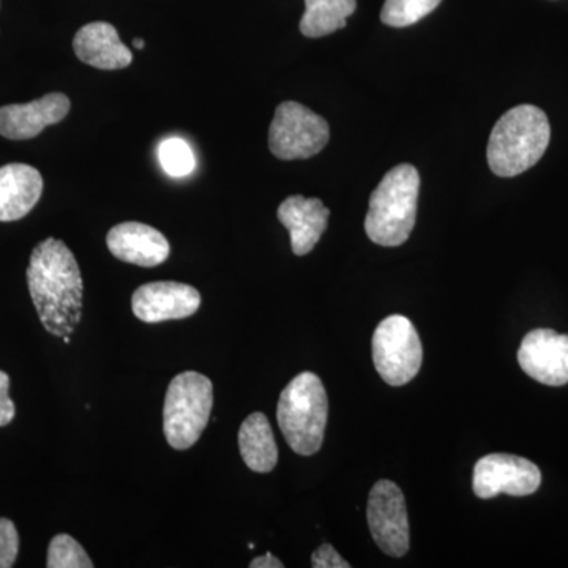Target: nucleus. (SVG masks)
<instances>
[{
  "instance_id": "obj_1",
  "label": "nucleus",
  "mask_w": 568,
  "mask_h": 568,
  "mask_svg": "<svg viewBox=\"0 0 568 568\" xmlns=\"http://www.w3.org/2000/svg\"><path fill=\"white\" fill-rule=\"evenodd\" d=\"M28 284L47 332L61 338L73 334L81 323L84 283L69 246L54 237L40 242L29 261Z\"/></svg>"
},
{
  "instance_id": "obj_2",
  "label": "nucleus",
  "mask_w": 568,
  "mask_h": 568,
  "mask_svg": "<svg viewBox=\"0 0 568 568\" xmlns=\"http://www.w3.org/2000/svg\"><path fill=\"white\" fill-rule=\"evenodd\" d=\"M551 140L547 114L532 104L511 108L493 126L487 159L499 178H515L540 162Z\"/></svg>"
},
{
  "instance_id": "obj_3",
  "label": "nucleus",
  "mask_w": 568,
  "mask_h": 568,
  "mask_svg": "<svg viewBox=\"0 0 568 568\" xmlns=\"http://www.w3.org/2000/svg\"><path fill=\"white\" fill-rule=\"evenodd\" d=\"M420 174L413 164L392 168L369 197L365 231L381 246L405 244L416 226Z\"/></svg>"
},
{
  "instance_id": "obj_4",
  "label": "nucleus",
  "mask_w": 568,
  "mask_h": 568,
  "mask_svg": "<svg viewBox=\"0 0 568 568\" xmlns=\"http://www.w3.org/2000/svg\"><path fill=\"white\" fill-rule=\"evenodd\" d=\"M328 399L315 373L294 377L280 395L276 420L287 446L302 457L321 450L327 426Z\"/></svg>"
},
{
  "instance_id": "obj_5",
  "label": "nucleus",
  "mask_w": 568,
  "mask_h": 568,
  "mask_svg": "<svg viewBox=\"0 0 568 568\" xmlns=\"http://www.w3.org/2000/svg\"><path fill=\"white\" fill-rule=\"evenodd\" d=\"M213 384L207 376L183 372L171 381L163 407V429L175 450L193 447L211 420Z\"/></svg>"
},
{
  "instance_id": "obj_6",
  "label": "nucleus",
  "mask_w": 568,
  "mask_h": 568,
  "mask_svg": "<svg viewBox=\"0 0 568 568\" xmlns=\"http://www.w3.org/2000/svg\"><path fill=\"white\" fill-rule=\"evenodd\" d=\"M422 361L420 336L407 317L392 315L381 321L373 335V362L388 386L410 383L420 372Z\"/></svg>"
},
{
  "instance_id": "obj_7",
  "label": "nucleus",
  "mask_w": 568,
  "mask_h": 568,
  "mask_svg": "<svg viewBox=\"0 0 568 568\" xmlns=\"http://www.w3.org/2000/svg\"><path fill=\"white\" fill-rule=\"evenodd\" d=\"M331 140L328 123L297 102H283L268 130V148L280 160H306L323 151Z\"/></svg>"
},
{
  "instance_id": "obj_8",
  "label": "nucleus",
  "mask_w": 568,
  "mask_h": 568,
  "mask_svg": "<svg viewBox=\"0 0 568 568\" xmlns=\"http://www.w3.org/2000/svg\"><path fill=\"white\" fill-rule=\"evenodd\" d=\"M369 530L377 547L392 558L409 551V521L402 489L390 480H379L369 491L366 507Z\"/></svg>"
},
{
  "instance_id": "obj_9",
  "label": "nucleus",
  "mask_w": 568,
  "mask_h": 568,
  "mask_svg": "<svg viewBox=\"0 0 568 568\" xmlns=\"http://www.w3.org/2000/svg\"><path fill=\"white\" fill-rule=\"evenodd\" d=\"M540 469L517 455L491 454L474 467L473 488L480 499L497 495L530 496L540 488Z\"/></svg>"
},
{
  "instance_id": "obj_10",
  "label": "nucleus",
  "mask_w": 568,
  "mask_h": 568,
  "mask_svg": "<svg viewBox=\"0 0 568 568\" xmlns=\"http://www.w3.org/2000/svg\"><path fill=\"white\" fill-rule=\"evenodd\" d=\"M518 364L537 383L560 387L568 383V335L536 328L523 338Z\"/></svg>"
},
{
  "instance_id": "obj_11",
  "label": "nucleus",
  "mask_w": 568,
  "mask_h": 568,
  "mask_svg": "<svg viewBox=\"0 0 568 568\" xmlns=\"http://www.w3.org/2000/svg\"><path fill=\"white\" fill-rule=\"evenodd\" d=\"M201 294L196 287L178 282L142 284L134 291L132 308L142 323L185 320L200 310Z\"/></svg>"
},
{
  "instance_id": "obj_12",
  "label": "nucleus",
  "mask_w": 568,
  "mask_h": 568,
  "mask_svg": "<svg viewBox=\"0 0 568 568\" xmlns=\"http://www.w3.org/2000/svg\"><path fill=\"white\" fill-rule=\"evenodd\" d=\"M70 99L63 93H48L36 102L0 108V134L7 140L26 141L39 136L47 126L69 115Z\"/></svg>"
},
{
  "instance_id": "obj_13",
  "label": "nucleus",
  "mask_w": 568,
  "mask_h": 568,
  "mask_svg": "<svg viewBox=\"0 0 568 568\" xmlns=\"http://www.w3.org/2000/svg\"><path fill=\"white\" fill-rule=\"evenodd\" d=\"M112 256L123 263L140 267H156L170 256L171 246L155 227L138 222H126L112 227L106 237Z\"/></svg>"
},
{
  "instance_id": "obj_14",
  "label": "nucleus",
  "mask_w": 568,
  "mask_h": 568,
  "mask_svg": "<svg viewBox=\"0 0 568 568\" xmlns=\"http://www.w3.org/2000/svg\"><path fill=\"white\" fill-rule=\"evenodd\" d=\"M280 223L290 231L295 256H305L315 248L327 230L331 211L317 197L290 196L276 211Z\"/></svg>"
},
{
  "instance_id": "obj_15",
  "label": "nucleus",
  "mask_w": 568,
  "mask_h": 568,
  "mask_svg": "<svg viewBox=\"0 0 568 568\" xmlns=\"http://www.w3.org/2000/svg\"><path fill=\"white\" fill-rule=\"evenodd\" d=\"M73 50L81 62L93 69L122 70L133 62V54L110 22L82 26L73 39Z\"/></svg>"
},
{
  "instance_id": "obj_16",
  "label": "nucleus",
  "mask_w": 568,
  "mask_h": 568,
  "mask_svg": "<svg viewBox=\"0 0 568 568\" xmlns=\"http://www.w3.org/2000/svg\"><path fill=\"white\" fill-rule=\"evenodd\" d=\"M43 178L29 164L11 163L0 168V222L24 219L39 203Z\"/></svg>"
},
{
  "instance_id": "obj_17",
  "label": "nucleus",
  "mask_w": 568,
  "mask_h": 568,
  "mask_svg": "<svg viewBox=\"0 0 568 568\" xmlns=\"http://www.w3.org/2000/svg\"><path fill=\"white\" fill-rule=\"evenodd\" d=\"M239 448L245 465L253 473L267 474L278 463L274 429L263 413H254L245 418L239 429Z\"/></svg>"
},
{
  "instance_id": "obj_18",
  "label": "nucleus",
  "mask_w": 568,
  "mask_h": 568,
  "mask_svg": "<svg viewBox=\"0 0 568 568\" xmlns=\"http://www.w3.org/2000/svg\"><path fill=\"white\" fill-rule=\"evenodd\" d=\"M357 9V0H305L301 32L310 39L331 36L346 28V20Z\"/></svg>"
},
{
  "instance_id": "obj_19",
  "label": "nucleus",
  "mask_w": 568,
  "mask_h": 568,
  "mask_svg": "<svg viewBox=\"0 0 568 568\" xmlns=\"http://www.w3.org/2000/svg\"><path fill=\"white\" fill-rule=\"evenodd\" d=\"M443 0H386L381 21L392 28H407L424 20Z\"/></svg>"
},
{
  "instance_id": "obj_20",
  "label": "nucleus",
  "mask_w": 568,
  "mask_h": 568,
  "mask_svg": "<svg viewBox=\"0 0 568 568\" xmlns=\"http://www.w3.org/2000/svg\"><path fill=\"white\" fill-rule=\"evenodd\" d=\"M47 566L48 568H92L93 562L80 541L67 534H59L52 538L48 548Z\"/></svg>"
},
{
  "instance_id": "obj_21",
  "label": "nucleus",
  "mask_w": 568,
  "mask_h": 568,
  "mask_svg": "<svg viewBox=\"0 0 568 568\" xmlns=\"http://www.w3.org/2000/svg\"><path fill=\"white\" fill-rule=\"evenodd\" d=\"M159 153L163 170L173 178H185L192 173L196 164L192 148L179 138L164 141Z\"/></svg>"
},
{
  "instance_id": "obj_22",
  "label": "nucleus",
  "mask_w": 568,
  "mask_h": 568,
  "mask_svg": "<svg viewBox=\"0 0 568 568\" xmlns=\"http://www.w3.org/2000/svg\"><path fill=\"white\" fill-rule=\"evenodd\" d=\"M20 551V536L17 526L7 518H0V568L14 566Z\"/></svg>"
},
{
  "instance_id": "obj_23",
  "label": "nucleus",
  "mask_w": 568,
  "mask_h": 568,
  "mask_svg": "<svg viewBox=\"0 0 568 568\" xmlns=\"http://www.w3.org/2000/svg\"><path fill=\"white\" fill-rule=\"evenodd\" d=\"M312 566L315 568H351V564L346 562V560L336 552V549L328 544L321 545V547L313 552Z\"/></svg>"
},
{
  "instance_id": "obj_24",
  "label": "nucleus",
  "mask_w": 568,
  "mask_h": 568,
  "mask_svg": "<svg viewBox=\"0 0 568 568\" xmlns=\"http://www.w3.org/2000/svg\"><path fill=\"white\" fill-rule=\"evenodd\" d=\"M10 376L0 372V426H7L13 422L17 407L10 398Z\"/></svg>"
},
{
  "instance_id": "obj_25",
  "label": "nucleus",
  "mask_w": 568,
  "mask_h": 568,
  "mask_svg": "<svg viewBox=\"0 0 568 568\" xmlns=\"http://www.w3.org/2000/svg\"><path fill=\"white\" fill-rule=\"evenodd\" d=\"M250 567L252 568H283L284 564L278 558H275L272 552H265L264 556H260V558H254L252 562H250Z\"/></svg>"
},
{
  "instance_id": "obj_26",
  "label": "nucleus",
  "mask_w": 568,
  "mask_h": 568,
  "mask_svg": "<svg viewBox=\"0 0 568 568\" xmlns=\"http://www.w3.org/2000/svg\"><path fill=\"white\" fill-rule=\"evenodd\" d=\"M133 47L136 48V50H144V40H133Z\"/></svg>"
},
{
  "instance_id": "obj_27",
  "label": "nucleus",
  "mask_w": 568,
  "mask_h": 568,
  "mask_svg": "<svg viewBox=\"0 0 568 568\" xmlns=\"http://www.w3.org/2000/svg\"><path fill=\"white\" fill-rule=\"evenodd\" d=\"M70 342H71L70 335L63 336V343H65V345H69Z\"/></svg>"
}]
</instances>
